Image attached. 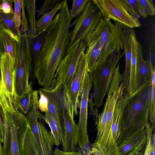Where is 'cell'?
Listing matches in <instances>:
<instances>
[{
    "label": "cell",
    "mask_w": 155,
    "mask_h": 155,
    "mask_svg": "<svg viewBox=\"0 0 155 155\" xmlns=\"http://www.w3.org/2000/svg\"><path fill=\"white\" fill-rule=\"evenodd\" d=\"M67 1L62 4L58 21L50 31L41 51L34 63V77L38 84L43 87H50L69 43L70 26L72 19Z\"/></svg>",
    "instance_id": "6da1fadb"
},
{
    "label": "cell",
    "mask_w": 155,
    "mask_h": 155,
    "mask_svg": "<svg viewBox=\"0 0 155 155\" xmlns=\"http://www.w3.org/2000/svg\"><path fill=\"white\" fill-rule=\"evenodd\" d=\"M0 105L5 117V131L0 155H25V144L29 127L27 118L15 107L12 98L2 89Z\"/></svg>",
    "instance_id": "7a4b0ae2"
},
{
    "label": "cell",
    "mask_w": 155,
    "mask_h": 155,
    "mask_svg": "<svg viewBox=\"0 0 155 155\" xmlns=\"http://www.w3.org/2000/svg\"><path fill=\"white\" fill-rule=\"evenodd\" d=\"M151 90L150 80L130 95L124 109L117 144L124 137L145 127L148 122Z\"/></svg>",
    "instance_id": "3957f363"
},
{
    "label": "cell",
    "mask_w": 155,
    "mask_h": 155,
    "mask_svg": "<svg viewBox=\"0 0 155 155\" xmlns=\"http://www.w3.org/2000/svg\"><path fill=\"white\" fill-rule=\"evenodd\" d=\"M18 38L14 67V95L22 96L26 93L33 91L29 81L32 60L27 33H21Z\"/></svg>",
    "instance_id": "277c9868"
},
{
    "label": "cell",
    "mask_w": 155,
    "mask_h": 155,
    "mask_svg": "<svg viewBox=\"0 0 155 155\" xmlns=\"http://www.w3.org/2000/svg\"><path fill=\"white\" fill-rule=\"evenodd\" d=\"M124 54V52L110 53L94 71L89 73L93 85L92 104L96 108H99L102 105L117 66Z\"/></svg>",
    "instance_id": "5b68a950"
},
{
    "label": "cell",
    "mask_w": 155,
    "mask_h": 155,
    "mask_svg": "<svg viewBox=\"0 0 155 155\" xmlns=\"http://www.w3.org/2000/svg\"><path fill=\"white\" fill-rule=\"evenodd\" d=\"M115 22L114 24L110 20L102 18L85 44L88 47L96 41L98 42L101 49L99 64L110 53L120 52L124 49L119 28L117 22Z\"/></svg>",
    "instance_id": "8992f818"
},
{
    "label": "cell",
    "mask_w": 155,
    "mask_h": 155,
    "mask_svg": "<svg viewBox=\"0 0 155 155\" xmlns=\"http://www.w3.org/2000/svg\"><path fill=\"white\" fill-rule=\"evenodd\" d=\"M122 74L120 72V64H118L115 70L107 94V103L106 121L103 134L100 140L96 143L108 150H113L117 147V142L114 137L112 125L115 106L119 98L125 92L122 83Z\"/></svg>",
    "instance_id": "52a82bcc"
},
{
    "label": "cell",
    "mask_w": 155,
    "mask_h": 155,
    "mask_svg": "<svg viewBox=\"0 0 155 155\" xmlns=\"http://www.w3.org/2000/svg\"><path fill=\"white\" fill-rule=\"evenodd\" d=\"M102 18V13L98 8L92 0H89L83 12L70 25V28L73 26L74 27L70 32L66 53L80 41H83L85 44Z\"/></svg>",
    "instance_id": "ba28073f"
},
{
    "label": "cell",
    "mask_w": 155,
    "mask_h": 155,
    "mask_svg": "<svg viewBox=\"0 0 155 155\" xmlns=\"http://www.w3.org/2000/svg\"><path fill=\"white\" fill-rule=\"evenodd\" d=\"M86 46L83 41L76 43L66 53L58 65L50 87L62 84L68 93L77 72L79 61Z\"/></svg>",
    "instance_id": "9c48e42d"
},
{
    "label": "cell",
    "mask_w": 155,
    "mask_h": 155,
    "mask_svg": "<svg viewBox=\"0 0 155 155\" xmlns=\"http://www.w3.org/2000/svg\"><path fill=\"white\" fill-rule=\"evenodd\" d=\"M105 20H113L131 28L141 25L138 19L130 15L127 11L122 0H92Z\"/></svg>",
    "instance_id": "30bf717a"
},
{
    "label": "cell",
    "mask_w": 155,
    "mask_h": 155,
    "mask_svg": "<svg viewBox=\"0 0 155 155\" xmlns=\"http://www.w3.org/2000/svg\"><path fill=\"white\" fill-rule=\"evenodd\" d=\"M92 84L87 71L84 81L83 89L80 101L79 118L78 124V143L79 147L82 150L89 145L87 132V108L90 91Z\"/></svg>",
    "instance_id": "8fae6325"
},
{
    "label": "cell",
    "mask_w": 155,
    "mask_h": 155,
    "mask_svg": "<svg viewBox=\"0 0 155 155\" xmlns=\"http://www.w3.org/2000/svg\"><path fill=\"white\" fill-rule=\"evenodd\" d=\"M29 127L31 132L38 155H51L54 145L50 132L46 129L44 123L35 116L28 119Z\"/></svg>",
    "instance_id": "7c38bea8"
},
{
    "label": "cell",
    "mask_w": 155,
    "mask_h": 155,
    "mask_svg": "<svg viewBox=\"0 0 155 155\" xmlns=\"http://www.w3.org/2000/svg\"><path fill=\"white\" fill-rule=\"evenodd\" d=\"M74 114L69 100L65 104L62 116L65 133L62 147L63 151L65 152L78 151V128L74 120Z\"/></svg>",
    "instance_id": "4fadbf2b"
},
{
    "label": "cell",
    "mask_w": 155,
    "mask_h": 155,
    "mask_svg": "<svg viewBox=\"0 0 155 155\" xmlns=\"http://www.w3.org/2000/svg\"><path fill=\"white\" fill-rule=\"evenodd\" d=\"M147 139L145 127L124 137L117 143L120 155H136L145 151Z\"/></svg>",
    "instance_id": "5bb4252c"
},
{
    "label": "cell",
    "mask_w": 155,
    "mask_h": 155,
    "mask_svg": "<svg viewBox=\"0 0 155 155\" xmlns=\"http://www.w3.org/2000/svg\"><path fill=\"white\" fill-rule=\"evenodd\" d=\"M87 71L86 56L85 53H84L80 58L77 72L68 93L74 114L76 115L78 114V109L80 103L79 98L82 92L84 77Z\"/></svg>",
    "instance_id": "9a60e30c"
},
{
    "label": "cell",
    "mask_w": 155,
    "mask_h": 155,
    "mask_svg": "<svg viewBox=\"0 0 155 155\" xmlns=\"http://www.w3.org/2000/svg\"><path fill=\"white\" fill-rule=\"evenodd\" d=\"M117 23L121 35L124 54L125 58V68L122 74V83L124 86L125 91L127 92L129 80L131 58V28L116 21Z\"/></svg>",
    "instance_id": "2e32d148"
},
{
    "label": "cell",
    "mask_w": 155,
    "mask_h": 155,
    "mask_svg": "<svg viewBox=\"0 0 155 155\" xmlns=\"http://www.w3.org/2000/svg\"><path fill=\"white\" fill-rule=\"evenodd\" d=\"M2 87L13 98L14 94V70L8 54L5 52L0 57Z\"/></svg>",
    "instance_id": "e0dca14e"
},
{
    "label": "cell",
    "mask_w": 155,
    "mask_h": 155,
    "mask_svg": "<svg viewBox=\"0 0 155 155\" xmlns=\"http://www.w3.org/2000/svg\"><path fill=\"white\" fill-rule=\"evenodd\" d=\"M59 16V13L56 14L52 21L42 30L38 32L35 35L32 36L28 34L30 43L33 64L41 51L50 31L58 21Z\"/></svg>",
    "instance_id": "ac0fdd59"
},
{
    "label": "cell",
    "mask_w": 155,
    "mask_h": 155,
    "mask_svg": "<svg viewBox=\"0 0 155 155\" xmlns=\"http://www.w3.org/2000/svg\"><path fill=\"white\" fill-rule=\"evenodd\" d=\"M131 58L130 69L127 93L130 95L138 89L137 71V49L139 42L137 41L134 28L131 29Z\"/></svg>",
    "instance_id": "d6986e66"
},
{
    "label": "cell",
    "mask_w": 155,
    "mask_h": 155,
    "mask_svg": "<svg viewBox=\"0 0 155 155\" xmlns=\"http://www.w3.org/2000/svg\"><path fill=\"white\" fill-rule=\"evenodd\" d=\"M39 89L48 99V112L56 123L64 128V120L61 114L60 99L57 94L50 87H43Z\"/></svg>",
    "instance_id": "ffe728a7"
},
{
    "label": "cell",
    "mask_w": 155,
    "mask_h": 155,
    "mask_svg": "<svg viewBox=\"0 0 155 155\" xmlns=\"http://www.w3.org/2000/svg\"><path fill=\"white\" fill-rule=\"evenodd\" d=\"M44 116L39 111L38 118L44 120L47 123L51 129L50 133L54 145L58 146L64 144V128L59 125L48 111L45 112Z\"/></svg>",
    "instance_id": "44dd1931"
},
{
    "label": "cell",
    "mask_w": 155,
    "mask_h": 155,
    "mask_svg": "<svg viewBox=\"0 0 155 155\" xmlns=\"http://www.w3.org/2000/svg\"><path fill=\"white\" fill-rule=\"evenodd\" d=\"M137 71L138 88L150 80L151 78L150 62L143 58L142 47L140 43L137 49Z\"/></svg>",
    "instance_id": "7402d4cb"
},
{
    "label": "cell",
    "mask_w": 155,
    "mask_h": 155,
    "mask_svg": "<svg viewBox=\"0 0 155 155\" xmlns=\"http://www.w3.org/2000/svg\"><path fill=\"white\" fill-rule=\"evenodd\" d=\"M2 38L5 53L8 54L11 64L14 68L16 52L19 41L18 37L15 36L9 30L6 28L3 31Z\"/></svg>",
    "instance_id": "603a6c76"
},
{
    "label": "cell",
    "mask_w": 155,
    "mask_h": 155,
    "mask_svg": "<svg viewBox=\"0 0 155 155\" xmlns=\"http://www.w3.org/2000/svg\"><path fill=\"white\" fill-rule=\"evenodd\" d=\"M101 49L99 42L96 41L87 47L85 53L88 72L94 71L99 64Z\"/></svg>",
    "instance_id": "cb8c5ba5"
},
{
    "label": "cell",
    "mask_w": 155,
    "mask_h": 155,
    "mask_svg": "<svg viewBox=\"0 0 155 155\" xmlns=\"http://www.w3.org/2000/svg\"><path fill=\"white\" fill-rule=\"evenodd\" d=\"M32 92H28L22 96L14 95L12 98L15 108L24 115L27 114L32 107Z\"/></svg>",
    "instance_id": "d4e9b609"
},
{
    "label": "cell",
    "mask_w": 155,
    "mask_h": 155,
    "mask_svg": "<svg viewBox=\"0 0 155 155\" xmlns=\"http://www.w3.org/2000/svg\"><path fill=\"white\" fill-rule=\"evenodd\" d=\"M150 64L151 84V90L150 102L148 118L151 128L155 127V67L154 64H153L152 60L149 61Z\"/></svg>",
    "instance_id": "484cf974"
},
{
    "label": "cell",
    "mask_w": 155,
    "mask_h": 155,
    "mask_svg": "<svg viewBox=\"0 0 155 155\" xmlns=\"http://www.w3.org/2000/svg\"><path fill=\"white\" fill-rule=\"evenodd\" d=\"M25 5L27 12L29 24L27 34L31 36H34L37 33L35 18L36 0H25Z\"/></svg>",
    "instance_id": "4316f807"
},
{
    "label": "cell",
    "mask_w": 155,
    "mask_h": 155,
    "mask_svg": "<svg viewBox=\"0 0 155 155\" xmlns=\"http://www.w3.org/2000/svg\"><path fill=\"white\" fill-rule=\"evenodd\" d=\"M62 4L57 5L51 11L41 16L39 19L36 21L37 33L44 29L52 21L53 17L56 12L60 9Z\"/></svg>",
    "instance_id": "83f0119b"
},
{
    "label": "cell",
    "mask_w": 155,
    "mask_h": 155,
    "mask_svg": "<svg viewBox=\"0 0 155 155\" xmlns=\"http://www.w3.org/2000/svg\"><path fill=\"white\" fill-rule=\"evenodd\" d=\"M138 11L140 16L146 18L148 15L153 16L155 9L152 0H136Z\"/></svg>",
    "instance_id": "f1b7e54d"
},
{
    "label": "cell",
    "mask_w": 155,
    "mask_h": 155,
    "mask_svg": "<svg viewBox=\"0 0 155 155\" xmlns=\"http://www.w3.org/2000/svg\"><path fill=\"white\" fill-rule=\"evenodd\" d=\"M25 155H38L32 134L29 127L25 140Z\"/></svg>",
    "instance_id": "f546056e"
},
{
    "label": "cell",
    "mask_w": 155,
    "mask_h": 155,
    "mask_svg": "<svg viewBox=\"0 0 155 155\" xmlns=\"http://www.w3.org/2000/svg\"><path fill=\"white\" fill-rule=\"evenodd\" d=\"M89 0H73L72 8L70 10L71 18H75L80 15L83 12Z\"/></svg>",
    "instance_id": "4dcf8cb0"
},
{
    "label": "cell",
    "mask_w": 155,
    "mask_h": 155,
    "mask_svg": "<svg viewBox=\"0 0 155 155\" xmlns=\"http://www.w3.org/2000/svg\"><path fill=\"white\" fill-rule=\"evenodd\" d=\"M15 11L12 18V20L15 24L16 29L20 35L21 34L20 28L21 25L22 16L21 0H14Z\"/></svg>",
    "instance_id": "1f68e13d"
},
{
    "label": "cell",
    "mask_w": 155,
    "mask_h": 155,
    "mask_svg": "<svg viewBox=\"0 0 155 155\" xmlns=\"http://www.w3.org/2000/svg\"><path fill=\"white\" fill-rule=\"evenodd\" d=\"M66 0H46L37 11L38 16H41L49 12L57 5L63 4Z\"/></svg>",
    "instance_id": "d6a6232c"
},
{
    "label": "cell",
    "mask_w": 155,
    "mask_h": 155,
    "mask_svg": "<svg viewBox=\"0 0 155 155\" xmlns=\"http://www.w3.org/2000/svg\"><path fill=\"white\" fill-rule=\"evenodd\" d=\"M145 128L147 133V139L144 155H151L153 151L155 150L154 140L153 143H152V136L153 129L148 122L146 124Z\"/></svg>",
    "instance_id": "836d02e7"
},
{
    "label": "cell",
    "mask_w": 155,
    "mask_h": 155,
    "mask_svg": "<svg viewBox=\"0 0 155 155\" xmlns=\"http://www.w3.org/2000/svg\"><path fill=\"white\" fill-rule=\"evenodd\" d=\"M13 14H5L0 11V17L8 28L15 36L18 37L19 34L16 29L15 24L12 20Z\"/></svg>",
    "instance_id": "e575fe53"
},
{
    "label": "cell",
    "mask_w": 155,
    "mask_h": 155,
    "mask_svg": "<svg viewBox=\"0 0 155 155\" xmlns=\"http://www.w3.org/2000/svg\"><path fill=\"white\" fill-rule=\"evenodd\" d=\"M127 11L131 16L139 19L140 16L139 14L136 0H122Z\"/></svg>",
    "instance_id": "d590c367"
},
{
    "label": "cell",
    "mask_w": 155,
    "mask_h": 155,
    "mask_svg": "<svg viewBox=\"0 0 155 155\" xmlns=\"http://www.w3.org/2000/svg\"><path fill=\"white\" fill-rule=\"evenodd\" d=\"M22 4V19L21 21V27L20 29V32L21 34L28 32L29 27L28 25V21L26 17L25 11V0H21Z\"/></svg>",
    "instance_id": "8d00e7d4"
},
{
    "label": "cell",
    "mask_w": 155,
    "mask_h": 155,
    "mask_svg": "<svg viewBox=\"0 0 155 155\" xmlns=\"http://www.w3.org/2000/svg\"><path fill=\"white\" fill-rule=\"evenodd\" d=\"M38 93L40 95V97L38 101V108L42 112L45 113L48 111V101L47 98L39 89L38 91Z\"/></svg>",
    "instance_id": "74e56055"
},
{
    "label": "cell",
    "mask_w": 155,
    "mask_h": 155,
    "mask_svg": "<svg viewBox=\"0 0 155 155\" xmlns=\"http://www.w3.org/2000/svg\"><path fill=\"white\" fill-rule=\"evenodd\" d=\"M13 2L12 0H3L2 4L0 5V11L5 14H14L12 7Z\"/></svg>",
    "instance_id": "f35d334b"
},
{
    "label": "cell",
    "mask_w": 155,
    "mask_h": 155,
    "mask_svg": "<svg viewBox=\"0 0 155 155\" xmlns=\"http://www.w3.org/2000/svg\"><path fill=\"white\" fill-rule=\"evenodd\" d=\"M5 131V117L4 112L0 105V141L3 142Z\"/></svg>",
    "instance_id": "ab89813d"
},
{
    "label": "cell",
    "mask_w": 155,
    "mask_h": 155,
    "mask_svg": "<svg viewBox=\"0 0 155 155\" xmlns=\"http://www.w3.org/2000/svg\"><path fill=\"white\" fill-rule=\"evenodd\" d=\"M6 28L8 29L0 17V57L5 53L2 38V34L3 31Z\"/></svg>",
    "instance_id": "60d3db41"
},
{
    "label": "cell",
    "mask_w": 155,
    "mask_h": 155,
    "mask_svg": "<svg viewBox=\"0 0 155 155\" xmlns=\"http://www.w3.org/2000/svg\"><path fill=\"white\" fill-rule=\"evenodd\" d=\"M51 155H84L78 151L65 152L56 148Z\"/></svg>",
    "instance_id": "b9f144b4"
},
{
    "label": "cell",
    "mask_w": 155,
    "mask_h": 155,
    "mask_svg": "<svg viewBox=\"0 0 155 155\" xmlns=\"http://www.w3.org/2000/svg\"><path fill=\"white\" fill-rule=\"evenodd\" d=\"M91 150L97 155H109L104 149L94 143L92 144Z\"/></svg>",
    "instance_id": "7bdbcfd3"
},
{
    "label": "cell",
    "mask_w": 155,
    "mask_h": 155,
    "mask_svg": "<svg viewBox=\"0 0 155 155\" xmlns=\"http://www.w3.org/2000/svg\"><path fill=\"white\" fill-rule=\"evenodd\" d=\"M87 155H97L92 150L87 152Z\"/></svg>",
    "instance_id": "ee69618b"
},
{
    "label": "cell",
    "mask_w": 155,
    "mask_h": 155,
    "mask_svg": "<svg viewBox=\"0 0 155 155\" xmlns=\"http://www.w3.org/2000/svg\"><path fill=\"white\" fill-rule=\"evenodd\" d=\"M2 87V83H1V71L0 68V89Z\"/></svg>",
    "instance_id": "f6af8a7d"
},
{
    "label": "cell",
    "mask_w": 155,
    "mask_h": 155,
    "mask_svg": "<svg viewBox=\"0 0 155 155\" xmlns=\"http://www.w3.org/2000/svg\"><path fill=\"white\" fill-rule=\"evenodd\" d=\"M144 151H143L136 155H144Z\"/></svg>",
    "instance_id": "bcb514c9"
},
{
    "label": "cell",
    "mask_w": 155,
    "mask_h": 155,
    "mask_svg": "<svg viewBox=\"0 0 155 155\" xmlns=\"http://www.w3.org/2000/svg\"><path fill=\"white\" fill-rule=\"evenodd\" d=\"M2 146L1 145V142L0 141V155L2 151Z\"/></svg>",
    "instance_id": "7dc6e473"
},
{
    "label": "cell",
    "mask_w": 155,
    "mask_h": 155,
    "mask_svg": "<svg viewBox=\"0 0 155 155\" xmlns=\"http://www.w3.org/2000/svg\"><path fill=\"white\" fill-rule=\"evenodd\" d=\"M3 1V0H0V5H1Z\"/></svg>",
    "instance_id": "c3c4849f"
}]
</instances>
